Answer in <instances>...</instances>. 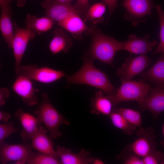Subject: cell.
Masks as SVG:
<instances>
[{
  "label": "cell",
  "instance_id": "15",
  "mask_svg": "<svg viewBox=\"0 0 164 164\" xmlns=\"http://www.w3.org/2000/svg\"><path fill=\"white\" fill-rule=\"evenodd\" d=\"M11 2L8 0H0V29L4 40L9 48H11L14 34L13 23L11 20L12 12Z\"/></svg>",
  "mask_w": 164,
  "mask_h": 164
},
{
  "label": "cell",
  "instance_id": "8",
  "mask_svg": "<svg viewBox=\"0 0 164 164\" xmlns=\"http://www.w3.org/2000/svg\"><path fill=\"white\" fill-rule=\"evenodd\" d=\"M14 34L11 48L13 50L15 60V70L18 71L29 42L33 39L37 33L26 27L21 28L15 23H13Z\"/></svg>",
  "mask_w": 164,
  "mask_h": 164
},
{
  "label": "cell",
  "instance_id": "14",
  "mask_svg": "<svg viewBox=\"0 0 164 164\" xmlns=\"http://www.w3.org/2000/svg\"><path fill=\"white\" fill-rule=\"evenodd\" d=\"M149 36L147 34L139 37L131 34L126 40L119 42V50L127 51L132 54H145L151 51L157 43L156 41H149Z\"/></svg>",
  "mask_w": 164,
  "mask_h": 164
},
{
  "label": "cell",
  "instance_id": "36",
  "mask_svg": "<svg viewBox=\"0 0 164 164\" xmlns=\"http://www.w3.org/2000/svg\"><path fill=\"white\" fill-rule=\"evenodd\" d=\"M11 2L13 0H8ZM26 0H16V5L19 8H22L25 4Z\"/></svg>",
  "mask_w": 164,
  "mask_h": 164
},
{
  "label": "cell",
  "instance_id": "30",
  "mask_svg": "<svg viewBox=\"0 0 164 164\" xmlns=\"http://www.w3.org/2000/svg\"><path fill=\"white\" fill-rule=\"evenodd\" d=\"M142 158L143 164H164V153L157 150Z\"/></svg>",
  "mask_w": 164,
  "mask_h": 164
},
{
  "label": "cell",
  "instance_id": "5",
  "mask_svg": "<svg viewBox=\"0 0 164 164\" xmlns=\"http://www.w3.org/2000/svg\"><path fill=\"white\" fill-rule=\"evenodd\" d=\"M16 74L45 84L54 82L66 75L63 71L46 66L39 67L35 64L21 65Z\"/></svg>",
  "mask_w": 164,
  "mask_h": 164
},
{
  "label": "cell",
  "instance_id": "27",
  "mask_svg": "<svg viewBox=\"0 0 164 164\" xmlns=\"http://www.w3.org/2000/svg\"><path fill=\"white\" fill-rule=\"evenodd\" d=\"M28 164H61L58 156L39 152L27 160Z\"/></svg>",
  "mask_w": 164,
  "mask_h": 164
},
{
  "label": "cell",
  "instance_id": "11",
  "mask_svg": "<svg viewBox=\"0 0 164 164\" xmlns=\"http://www.w3.org/2000/svg\"><path fill=\"white\" fill-rule=\"evenodd\" d=\"M40 5L44 9L46 16L57 23L73 14L80 15L71 3H61L54 0H42Z\"/></svg>",
  "mask_w": 164,
  "mask_h": 164
},
{
  "label": "cell",
  "instance_id": "16",
  "mask_svg": "<svg viewBox=\"0 0 164 164\" xmlns=\"http://www.w3.org/2000/svg\"><path fill=\"white\" fill-rule=\"evenodd\" d=\"M56 152L61 164H88L93 163L95 158L90 156V152L81 149L78 153L70 149L58 145Z\"/></svg>",
  "mask_w": 164,
  "mask_h": 164
},
{
  "label": "cell",
  "instance_id": "24",
  "mask_svg": "<svg viewBox=\"0 0 164 164\" xmlns=\"http://www.w3.org/2000/svg\"><path fill=\"white\" fill-rule=\"evenodd\" d=\"M109 116L113 125L126 134L131 136L135 131L137 127L130 123L120 114L112 111Z\"/></svg>",
  "mask_w": 164,
  "mask_h": 164
},
{
  "label": "cell",
  "instance_id": "21",
  "mask_svg": "<svg viewBox=\"0 0 164 164\" xmlns=\"http://www.w3.org/2000/svg\"><path fill=\"white\" fill-rule=\"evenodd\" d=\"M140 75L144 79L152 83L155 86L164 87V53H162L150 68L142 72Z\"/></svg>",
  "mask_w": 164,
  "mask_h": 164
},
{
  "label": "cell",
  "instance_id": "19",
  "mask_svg": "<svg viewBox=\"0 0 164 164\" xmlns=\"http://www.w3.org/2000/svg\"><path fill=\"white\" fill-rule=\"evenodd\" d=\"M80 16L77 13H74L57 23L61 28L71 33L74 37L80 39L82 38L83 33L89 32L88 27Z\"/></svg>",
  "mask_w": 164,
  "mask_h": 164
},
{
  "label": "cell",
  "instance_id": "7",
  "mask_svg": "<svg viewBox=\"0 0 164 164\" xmlns=\"http://www.w3.org/2000/svg\"><path fill=\"white\" fill-rule=\"evenodd\" d=\"M121 5L125 9V18L134 26L145 22V17L151 15L156 7L153 0H124Z\"/></svg>",
  "mask_w": 164,
  "mask_h": 164
},
{
  "label": "cell",
  "instance_id": "18",
  "mask_svg": "<svg viewBox=\"0 0 164 164\" xmlns=\"http://www.w3.org/2000/svg\"><path fill=\"white\" fill-rule=\"evenodd\" d=\"M47 131L43 127L39 125L31 140L33 149L39 152L58 156L54 149V143L47 135Z\"/></svg>",
  "mask_w": 164,
  "mask_h": 164
},
{
  "label": "cell",
  "instance_id": "35",
  "mask_svg": "<svg viewBox=\"0 0 164 164\" xmlns=\"http://www.w3.org/2000/svg\"><path fill=\"white\" fill-rule=\"evenodd\" d=\"M11 116L9 113L7 111H0V121L3 123L8 122Z\"/></svg>",
  "mask_w": 164,
  "mask_h": 164
},
{
  "label": "cell",
  "instance_id": "2",
  "mask_svg": "<svg viewBox=\"0 0 164 164\" xmlns=\"http://www.w3.org/2000/svg\"><path fill=\"white\" fill-rule=\"evenodd\" d=\"M89 28L88 33L91 36L92 40L88 50L89 57L87 58L111 64L116 52L119 51V41L104 34L94 26Z\"/></svg>",
  "mask_w": 164,
  "mask_h": 164
},
{
  "label": "cell",
  "instance_id": "4",
  "mask_svg": "<svg viewBox=\"0 0 164 164\" xmlns=\"http://www.w3.org/2000/svg\"><path fill=\"white\" fill-rule=\"evenodd\" d=\"M121 84L113 96L108 97L113 106L128 101L142 102L148 95L152 88L142 80L121 81Z\"/></svg>",
  "mask_w": 164,
  "mask_h": 164
},
{
  "label": "cell",
  "instance_id": "25",
  "mask_svg": "<svg viewBox=\"0 0 164 164\" xmlns=\"http://www.w3.org/2000/svg\"><path fill=\"white\" fill-rule=\"evenodd\" d=\"M106 5L104 2H98L90 6L83 16L84 20L92 22L94 24L103 21Z\"/></svg>",
  "mask_w": 164,
  "mask_h": 164
},
{
  "label": "cell",
  "instance_id": "37",
  "mask_svg": "<svg viewBox=\"0 0 164 164\" xmlns=\"http://www.w3.org/2000/svg\"><path fill=\"white\" fill-rule=\"evenodd\" d=\"M162 129L163 138L160 142V144L162 147L164 149V123L162 124Z\"/></svg>",
  "mask_w": 164,
  "mask_h": 164
},
{
  "label": "cell",
  "instance_id": "39",
  "mask_svg": "<svg viewBox=\"0 0 164 164\" xmlns=\"http://www.w3.org/2000/svg\"><path fill=\"white\" fill-rule=\"evenodd\" d=\"M56 1L61 3H70L73 0H54Z\"/></svg>",
  "mask_w": 164,
  "mask_h": 164
},
{
  "label": "cell",
  "instance_id": "20",
  "mask_svg": "<svg viewBox=\"0 0 164 164\" xmlns=\"http://www.w3.org/2000/svg\"><path fill=\"white\" fill-rule=\"evenodd\" d=\"M73 44L72 39L64 29L62 28L56 29L53 31L52 39L50 41L49 48L53 54L60 52H68Z\"/></svg>",
  "mask_w": 164,
  "mask_h": 164
},
{
  "label": "cell",
  "instance_id": "31",
  "mask_svg": "<svg viewBox=\"0 0 164 164\" xmlns=\"http://www.w3.org/2000/svg\"><path fill=\"white\" fill-rule=\"evenodd\" d=\"M127 155L126 157L118 155L116 159L121 160L124 164H143L142 158L132 152Z\"/></svg>",
  "mask_w": 164,
  "mask_h": 164
},
{
  "label": "cell",
  "instance_id": "29",
  "mask_svg": "<svg viewBox=\"0 0 164 164\" xmlns=\"http://www.w3.org/2000/svg\"><path fill=\"white\" fill-rule=\"evenodd\" d=\"M20 129L16 127L13 121L0 124V143L12 134L19 132Z\"/></svg>",
  "mask_w": 164,
  "mask_h": 164
},
{
  "label": "cell",
  "instance_id": "28",
  "mask_svg": "<svg viewBox=\"0 0 164 164\" xmlns=\"http://www.w3.org/2000/svg\"><path fill=\"white\" fill-rule=\"evenodd\" d=\"M155 8L158 15L160 22V30L159 34L160 42L153 54L159 53H164V11L161 6L158 5Z\"/></svg>",
  "mask_w": 164,
  "mask_h": 164
},
{
  "label": "cell",
  "instance_id": "13",
  "mask_svg": "<svg viewBox=\"0 0 164 164\" xmlns=\"http://www.w3.org/2000/svg\"><path fill=\"white\" fill-rule=\"evenodd\" d=\"M139 104L138 108L142 111L148 110L153 119H158L159 114L164 111V87L155 86Z\"/></svg>",
  "mask_w": 164,
  "mask_h": 164
},
{
  "label": "cell",
  "instance_id": "32",
  "mask_svg": "<svg viewBox=\"0 0 164 164\" xmlns=\"http://www.w3.org/2000/svg\"><path fill=\"white\" fill-rule=\"evenodd\" d=\"M89 0H77L74 5L80 15H82L84 16L90 7Z\"/></svg>",
  "mask_w": 164,
  "mask_h": 164
},
{
  "label": "cell",
  "instance_id": "10",
  "mask_svg": "<svg viewBox=\"0 0 164 164\" xmlns=\"http://www.w3.org/2000/svg\"><path fill=\"white\" fill-rule=\"evenodd\" d=\"M151 60L145 54L127 58L121 67L117 70V74L121 81L131 80L140 74L148 67Z\"/></svg>",
  "mask_w": 164,
  "mask_h": 164
},
{
  "label": "cell",
  "instance_id": "38",
  "mask_svg": "<svg viewBox=\"0 0 164 164\" xmlns=\"http://www.w3.org/2000/svg\"><path fill=\"white\" fill-rule=\"evenodd\" d=\"M104 163V162L101 160H100L99 159L95 158L93 162V164H102Z\"/></svg>",
  "mask_w": 164,
  "mask_h": 164
},
{
  "label": "cell",
  "instance_id": "1",
  "mask_svg": "<svg viewBox=\"0 0 164 164\" xmlns=\"http://www.w3.org/2000/svg\"><path fill=\"white\" fill-rule=\"evenodd\" d=\"M93 60L87 57L84 58L83 65L80 70L67 77V84L87 85L100 89L108 97L114 96L117 90L106 74L94 67Z\"/></svg>",
  "mask_w": 164,
  "mask_h": 164
},
{
  "label": "cell",
  "instance_id": "22",
  "mask_svg": "<svg viewBox=\"0 0 164 164\" xmlns=\"http://www.w3.org/2000/svg\"><path fill=\"white\" fill-rule=\"evenodd\" d=\"M101 90L97 91L91 99V112L97 115L109 116L112 112V103L109 98Z\"/></svg>",
  "mask_w": 164,
  "mask_h": 164
},
{
  "label": "cell",
  "instance_id": "12",
  "mask_svg": "<svg viewBox=\"0 0 164 164\" xmlns=\"http://www.w3.org/2000/svg\"><path fill=\"white\" fill-rule=\"evenodd\" d=\"M12 88L26 104L32 106L37 104L38 99L36 93L39 90L34 87L29 78L22 75H16Z\"/></svg>",
  "mask_w": 164,
  "mask_h": 164
},
{
  "label": "cell",
  "instance_id": "3",
  "mask_svg": "<svg viewBox=\"0 0 164 164\" xmlns=\"http://www.w3.org/2000/svg\"><path fill=\"white\" fill-rule=\"evenodd\" d=\"M42 101L34 111L40 125H44L49 131L50 137L56 139L61 136L62 133L59 130L60 126L70 125V122L56 109L51 104L48 94L46 93L41 94Z\"/></svg>",
  "mask_w": 164,
  "mask_h": 164
},
{
  "label": "cell",
  "instance_id": "23",
  "mask_svg": "<svg viewBox=\"0 0 164 164\" xmlns=\"http://www.w3.org/2000/svg\"><path fill=\"white\" fill-rule=\"evenodd\" d=\"M55 23L54 21L46 16L38 18L30 13L27 14L25 20L26 27L39 34L50 30Z\"/></svg>",
  "mask_w": 164,
  "mask_h": 164
},
{
  "label": "cell",
  "instance_id": "26",
  "mask_svg": "<svg viewBox=\"0 0 164 164\" xmlns=\"http://www.w3.org/2000/svg\"><path fill=\"white\" fill-rule=\"evenodd\" d=\"M112 111L120 114L128 121L136 127H142V117L139 111L130 108H114Z\"/></svg>",
  "mask_w": 164,
  "mask_h": 164
},
{
  "label": "cell",
  "instance_id": "17",
  "mask_svg": "<svg viewBox=\"0 0 164 164\" xmlns=\"http://www.w3.org/2000/svg\"><path fill=\"white\" fill-rule=\"evenodd\" d=\"M15 116L19 120L22 129L20 132V137L24 142L31 140L40 125L36 116L25 112L22 108L17 109Z\"/></svg>",
  "mask_w": 164,
  "mask_h": 164
},
{
  "label": "cell",
  "instance_id": "6",
  "mask_svg": "<svg viewBox=\"0 0 164 164\" xmlns=\"http://www.w3.org/2000/svg\"><path fill=\"white\" fill-rule=\"evenodd\" d=\"M139 128L136 133L137 139L128 144L126 148L128 151L143 158L157 150L156 135L152 127Z\"/></svg>",
  "mask_w": 164,
  "mask_h": 164
},
{
  "label": "cell",
  "instance_id": "33",
  "mask_svg": "<svg viewBox=\"0 0 164 164\" xmlns=\"http://www.w3.org/2000/svg\"><path fill=\"white\" fill-rule=\"evenodd\" d=\"M10 93L9 90L5 87H2L0 89V105L5 104L6 100L10 96Z\"/></svg>",
  "mask_w": 164,
  "mask_h": 164
},
{
  "label": "cell",
  "instance_id": "34",
  "mask_svg": "<svg viewBox=\"0 0 164 164\" xmlns=\"http://www.w3.org/2000/svg\"><path fill=\"white\" fill-rule=\"evenodd\" d=\"M118 0H103L104 2L107 5L109 10V18L111 16L114 9L118 6Z\"/></svg>",
  "mask_w": 164,
  "mask_h": 164
},
{
  "label": "cell",
  "instance_id": "9",
  "mask_svg": "<svg viewBox=\"0 0 164 164\" xmlns=\"http://www.w3.org/2000/svg\"><path fill=\"white\" fill-rule=\"evenodd\" d=\"M31 145L26 144H9L5 142L0 143V164L10 161L16 164H26L27 161L35 153Z\"/></svg>",
  "mask_w": 164,
  "mask_h": 164
}]
</instances>
